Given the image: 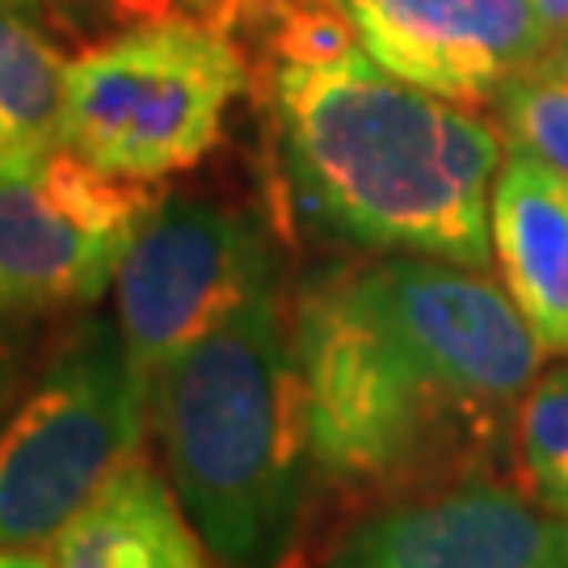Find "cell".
<instances>
[{"instance_id":"obj_12","label":"cell","mask_w":568,"mask_h":568,"mask_svg":"<svg viewBox=\"0 0 568 568\" xmlns=\"http://www.w3.org/2000/svg\"><path fill=\"white\" fill-rule=\"evenodd\" d=\"M63 42L42 0H0V173L39 169L63 148Z\"/></svg>"},{"instance_id":"obj_17","label":"cell","mask_w":568,"mask_h":568,"mask_svg":"<svg viewBox=\"0 0 568 568\" xmlns=\"http://www.w3.org/2000/svg\"><path fill=\"white\" fill-rule=\"evenodd\" d=\"M18 358H13V349H9V342L0 337V422H4V408H9V400H13V392H18Z\"/></svg>"},{"instance_id":"obj_6","label":"cell","mask_w":568,"mask_h":568,"mask_svg":"<svg viewBox=\"0 0 568 568\" xmlns=\"http://www.w3.org/2000/svg\"><path fill=\"white\" fill-rule=\"evenodd\" d=\"M274 286H283V253L257 211L161 194L114 274V328L143 392L178 354Z\"/></svg>"},{"instance_id":"obj_15","label":"cell","mask_w":568,"mask_h":568,"mask_svg":"<svg viewBox=\"0 0 568 568\" xmlns=\"http://www.w3.org/2000/svg\"><path fill=\"white\" fill-rule=\"evenodd\" d=\"M51 21L60 26L63 39L98 42L131 26L164 18H211L220 13L224 0H42Z\"/></svg>"},{"instance_id":"obj_13","label":"cell","mask_w":568,"mask_h":568,"mask_svg":"<svg viewBox=\"0 0 568 568\" xmlns=\"http://www.w3.org/2000/svg\"><path fill=\"white\" fill-rule=\"evenodd\" d=\"M514 464L523 493L568 518V363L535 375L514 413Z\"/></svg>"},{"instance_id":"obj_5","label":"cell","mask_w":568,"mask_h":568,"mask_svg":"<svg viewBox=\"0 0 568 568\" xmlns=\"http://www.w3.org/2000/svg\"><path fill=\"white\" fill-rule=\"evenodd\" d=\"M148 392L114 321L89 316L0 422V544L51 548L143 447Z\"/></svg>"},{"instance_id":"obj_2","label":"cell","mask_w":568,"mask_h":568,"mask_svg":"<svg viewBox=\"0 0 568 568\" xmlns=\"http://www.w3.org/2000/svg\"><path fill=\"white\" fill-rule=\"evenodd\" d=\"M300 224L354 253L488 270L506 143L476 105L387 72L333 0H224Z\"/></svg>"},{"instance_id":"obj_7","label":"cell","mask_w":568,"mask_h":568,"mask_svg":"<svg viewBox=\"0 0 568 568\" xmlns=\"http://www.w3.org/2000/svg\"><path fill=\"white\" fill-rule=\"evenodd\" d=\"M156 203V182L102 173L72 148L0 173V325L102 300Z\"/></svg>"},{"instance_id":"obj_19","label":"cell","mask_w":568,"mask_h":568,"mask_svg":"<svg viewBox=\"0 0 568 568\" xmlns=\"http://www.w3.org/2000/svg\"><path fill=\"white\" fill-rule=\"evenodd\" d=\"M535 4V18L544 26V34H556L568 26V0H530Z\"/></svg>"},{"instance_id":"obj_9","label":"cell","mask_w":568,"mask_h":568,"mask_svg":"<svg viewBox=\"0 0 568 568\" xmlns=\"http://www.w3.org/2000/svg\"><path fill=\"white\" fill-rule=\"evenodd\" d=\"M363 47L400 81L485 105L535 68L544 26L530 0H333Z\"/></svg>"},{"instance_id":"obj_16","label":"cell","mask_w":568,"mask_h":568,"mask_svg":"<svg viewBox=\"0 0 568 568\" xmlns=\"http://www.w3.org/2000/svg\"><path fill=\"white\" fill-rule=\"evenodd\" d=\"M535 68H539V72H548V77L568 81V26L565 30H556V34H548V42H544V51H539Z\"/></svg>"},{"instance_id":"obj_4","label":"cell","mask_w":568,"mask_h":568,"mask_svg":"<svg viewBox=\"0 0 568 568\" xmlns=\"http://www.w3.org/2000/svg\"><path fill=\"white\" fill-rule=\"evenodd\" d=\"M241 93L248 55L220 21L131 26L68 63L63 148L114 178L164 182L220 143Z\"/></svg>"},{"instance_id":"obj_14","label":"cell","mask_w":568,"mask_h":568,"mask_svg":"<svg viewBox=\"0 0 568 568\" xmlns=\"http://www.w3.org/2000/svg\"><path fill=\"white\" fill-rule=\"evenodd\" d=\"M488 105L506 148L530 152L568 178V81L527 68Z\"/></svg>"},{"instance_id":"obj_18","label":"cell","mask_w":568,"mask_h":568,"mask_svg":"<svg viewBox=\"0 0 568 568\" xmlns=\"http://www.w3.org/2000/svg\"><path fill=\"white\" fill-rule=\"evenodd\" d=\"M0 568H55V560L34 548H9V544H0Z\"/></svg>"},{"instance_id":"obj_8","label":"cell","mask_w":568,"mask_h":568,"mask_svg":"<svg viewBox=\"0 0 568 568\" xmlns=\"http://www.w3.org/2000/svg\"><path fill=\"white\" fill-rule=\"evenodd\" d=\"M325 568H568V518L480 471L384 501Z\"/></svg>"},{"instance_id":"obj_11","label":"cell","mask_w":568,"mask_h":568,"mask_svg":"<svg viewBox=\"0 0 568 568\" xmlns=\"http://www.w3.org/2000/svg\"><path fill=\"white\" fill-rule=\"evenodd\" d=\"M55 568H215L178 493L143 455L122 464L51 539Z\"/></svg>"},{"instance_id":"obj_3","label":"cell","mask_w":568,"mask_h":568,"mask_svg":"<svg viewBox=\"0 0 568 568\" xmlns=\"http://www.w3.org/2000/svg\"><path fill=\"white\" fill-rule=\"evenodd\" d=\"M148 422L211 556L224 568L283 565L316 471L286 283L164 366Z\"/></svg>"},{"instance_id":"obj_1","label":"cell","mask_w":568,"mask_h":568,"mask_svg":"<svg viewBox=\"0 0 568 568\" xmlns=\"http://www.w3.org/2000/svg\"><path fill=\"white\" fill-rule=\"evenodd\" d=\"M291 328L316 471L379 501L480 476L544 358L485 270L408 253L307 270Z\"/></svg>"},{"instance_id":"obj_10","label":"cell","mask_w":568,"mask_h":568,"mask_svg":"<svg viewBox=\"0 0 568 568\" xmlns=\"http://www.w3.org/2000/svg\"><path fill=\"white\" fill-rule=\"evenodd\" d=\"M488 241L509 304L544 354L568 358V178L506 148L488 194Z\"/></svg>"}]
</instances>
